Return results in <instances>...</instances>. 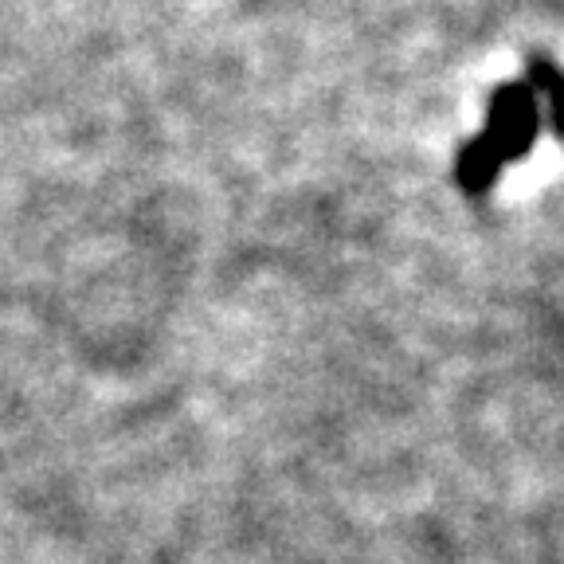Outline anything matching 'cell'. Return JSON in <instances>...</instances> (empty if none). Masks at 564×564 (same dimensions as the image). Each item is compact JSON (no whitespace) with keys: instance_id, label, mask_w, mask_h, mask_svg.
Returning a JSON list of instances; mask_svg holds the SVG:
<instances>
[{"instance_id":"1","label":"cell","mask_w":564,"mask_h":564,"mask_svg":"<svg viewBox=\"0 0 564 564\" xmlns=\"http://www.w3.org/2000/svg\"><path fill=\"white\" fill-rule=\"evenodd\" d=\"M538 115H541V102L533 95V87L498 90V98L490 106L486 133L463 153V185H467V193H482L494 176H498V169L525 150L529 141H533V133H538Z\"/></svg>"}]
</instances>
